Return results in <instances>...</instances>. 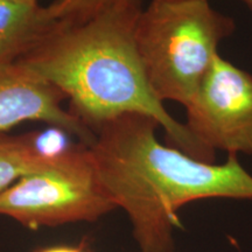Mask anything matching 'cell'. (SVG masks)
<instances>
[{
  "mask_svg": "<svg viewBox=\"0 0 252 252\" xmlns=\"http://www.w3.org/2000/svg\"><path fill=\"white\" fill-rule=\"evenodd\" d=\"M58 158V157H56ZM36 149L35 132L23 135L0 134V191L25 175L41 171L54 161Z\"/></svg>",
  "mask_w": 252,
  "mask_h": 252,
  "instance_id": "cell-8",
  "label": "cell"
},
{
  "mask_svg": "<svg viewBox=\"0 0 252 252\" xmlns=\"http://www.w3.org/2000/svg\"><path fill=\"white\" fill-rule=\"evenodd\" d=\"M15 1H20V2H30V4H37V0H15Z\"/></svg>",
  "mask_w": 252,
  "mask_h": 252,
  "instance_id": "cell-11",
  "label": "cell"
},
{
  "mask_svg": "<svg viewBox=\"0 0 252 252\" xmlns=\"http://www.w3.org/2000/svg\"><path fill=\"white\" fill-rule=\"evenodd\" d=\"M122 0H53L45 6L47 18L59 26H72L90 20Z\"/></svg>",
  "mask_w": 252,
  "mask_h": 252,
  "instance_id": "cell-9",
  "label": "cell"
},
{
  "mask_svg": "<svg viewBox=\"0 0 252 252\" xmlns=\"http://www.w3.org/2000/svg\"><path fill=\"white\" fill-rule=\"evenodd\" d=\"M54 27L39 2L0 0V63L19 61Z\"/></svg>",
  "mask_w": 252,
  "mask_h": 252,
  "instance_id": "cell-7",
  "label": "cell"
},
{
  "mask_svg": "<svg viewBox=\"0 0 252 252\" xmlns=\"http://www.w3.org/2000/svg\"><path fill=\"white\" fill-rule=\"evenodd\" d=\"M64 94L19 61L0 63V134L24 122H42L90 146L94 133L62 106Z\"/></svg>",
  "mask_w": 252,
  "mask_h": 252,
  "instance_id": "cell-6",
  "label": "cell"
},
{
  "mask_svg": "<svg viewBox=\"0 0 252 252\" xmlns=\"http://www.w3.org/2000/svg\"><path fill=\"white\" fill-rule=\"evenodd\" d=\"M116 209L97 175L89 147L83 144L0 191V216L32 230L94 223Z\"/></svg>",
  "mask_w": 252,
  "mask_h": 252,
  "instance_id": "cell-4",
  "label": "cell"
},
{
  "mask_svg": "<svg viewBox=\"0 0 252 252\" xmlns=\"http://www.w3.org/2000/svg\"><path fill=\"white\" fill-rule=\"evenodd\" d=\"M235 28L208 0H152L138 19L135 41L154 94L185 106Z\"/></svg>",
  "mask_w": 252,
  "mask_h": 252,
  "instance_id": "cell-3",
  "label": "cell"
},
{
  "mask_svg": "<svg viewBox=\"0 0 252 252\" xmlns=\"http://www.w3.org/2000/svg\"><path fill=\"white\" fill-rule=\"evenodd\" d=\"M186 126L208 151L252 156V75L220 54L185 105Z\"/></svg>",
  "mask_w": 252,
  "mask_h": 252,
  "instance_id": "cell-5",
  "label": "cell"
},
{
  "mask_svg": "<svg viewBox=\"0 0 252 252\" xmlns=\"http://www.w3.org/2000/svg\"><path fill=\"white\" fill-rule=\"evenodd\" d=\"M35 252H88L83 244L81 245H56V247H47L37 249Z\"/></svg>",
  "mask_w": 252,
  "mask_h": 252,
  "instance_id": "cell-10",
  "label": "cell"
},
{
  "mask_svg": "<svg viewBox=\"0 0 252 252\" xmlns=\"http://www.w3.org/2000/svg\"><path fill=\"white\" fill-rule=\"evenodd\" d=\"M153 118L127 113L94 131L89 151L103 187L127 215L141 252H174L178 213L206 198L252 200V174L228 156L217 165L157 139Z\"/></svg>",
  "mask_w": 252,
  "mask_h": 252,
  "instance_id": "cell-2",
  "label": "cell"
},
{
  "mask_svg": "<svg viewBox=\"0 0 252 252\" xmlns=\"http://www.w3.org/2000/svg\"><path fill=\"white\" fill-rule=\"evenodd\" d=\"M141 11V0H122L86 23L55 25L19 62L58 88L94 133L121 116L138 113L163 128L169 146L215 162V153L169 115L150 86L135 41Z\"/></svg>",
  "mask_w": 252,
  "mask_h": 252,
  "instance_id": "cell-1",
  "label": "cell"
},
{
  "mask_svg": "<svg viewBox=\"0 0 252 252\" xmlns=\"http://www.w3.org/2000/svg\"><path fill=\"white\" fill-rule=\"evenodd\" d=\"M242 1H243V2H244V4H245V5H247V6H248V7H249V8H250V9H251V11H252V0H242Z\"/></svg>",
  "mask_w": 252,
  "mask_h": 252,
  "instance_id": "cell-12",
  "label": "cell"
}]
</instances>
